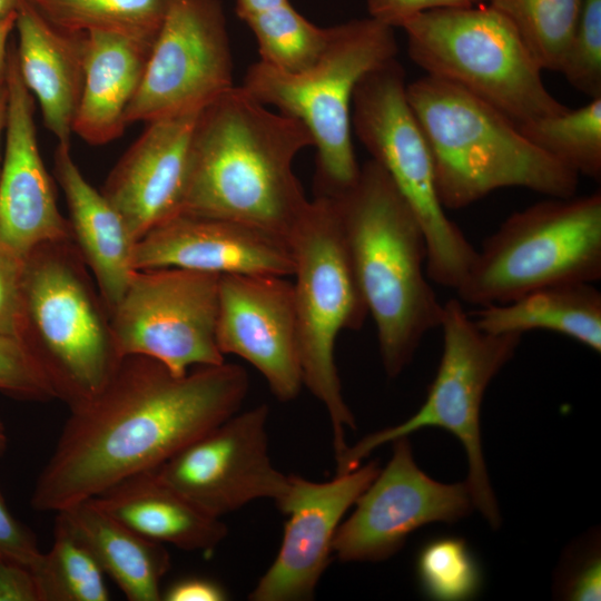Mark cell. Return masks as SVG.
I'll list each match as a JSON object with an SVG mask.
<instances>
[{"instance_id": "cell-35", "label": "cell", "mask_w": 601, "mask_h": 601, "mask_svg": "<svg viewBox=\"0 0 601 601\" xmlns=\"http://www.w3.org/2000/svg\"><path fill=\"white\" fill-rule=\"evenodd\" d=\"M24 259L0 250V334L17 337Z\"/></svg>"}, {"instance_id": "cell-16", "label": "cell", "mask_w": 601, "mask_h": 601, "mask_svg": "<svg viewBox=\"0 0 601 601\" xmlns=\"http://www.w3.org/2000/svg\"><path fill=\"white\" fill-rule=\"evenodd\" d=\"M216 339L220 352L248 362L280 402L302 387L293 283L283 276H219Z\"/></svg>"}, {"instance_id": "cell-28", "label": "cell", "mask_w": 601, "mask_h": 601, "mask_svg": "<svg viewBox=\"0 0 601 601\" xmlns=\"http://www.w3.org/2000/svg\"><path fill=\"white\" fill-rule=\"evenodd\" d=\"M516 126L532 144L579 176L601 178V96L578 109Z\"/></svg>"}, {"instance_id": "cell-41", "label": "cell", "mask_w": 601, "mask_h": 601, "mask_svg": "<svg viewBox=\"0 0 601 601\" xmlns=\"http://www.w3.org/2000/svg\"><path fill=\"white\" fill-rule=\"evenodd\" d=\"M17 10L0 19V82L6 79L8 65L9 38L16 29Z\"/></svg>"}, {"instance_id": "cell-20", "label": "cell", "mask_w": 601, "mask_h": 601, "mask_svg": "<svg viewBox=\"0 0 601 601\" xmlns=\"http://www.w3.org/2000/svg\"><path fill=\"white\" fill-rule=\"evenodd\" d=\"M199 112L147 122L100 190L120 214L136 243L183 210L191 137Z\"/></svg>"}, {"instance_id": "cell-1", "label": "cell", "mask_w": 601, "mask_h": 601, "mask_svg": "<svg viewBox=\"0 0 601 601\" xmlns=\"http://www.w3.org/2000/svg\"><path fill=\"white\" fill-rule=\"evenodd\" d=\"M248 391V374L237 364L196 366L176 375L154 358L122 357L106 386L70 410L37 479L31 506L58 512L157 469L239 412Z\"/></svg>"}, {"instance_id": "cell-9", "label": "cell", "mask_w": 601, "mask_h": 601, "mask_svg": "<svg viewBox=\"0 0 601 601\" xmlns=\"http://www.w3.org/2000/svg\"><path fill=\"white\" fill-rule=\"evenodd\" d=\"M601 278V193L550 197L510 215L487 237L455 289L479 307Z\"/></svg>"}, {"instance_id": "cell-14", "label": "cell", "mask_w": 601, "mask_h": 601, "mask_svg": "<svg viewBox=\"0 0 601 601\" xmlns=\"http://www.w3.org/2000/svg\"><path fill=\"white\" fill-rule=\"evenodd\" d=\"M269 407L237 412L155 469L158 477L207 514L221 518L262 499L279 506L290 476L269 455Z\"/></svg>"}, {"instance_id": "cell-34", "label": "cell", "mask_w": 601, "mask_h": 601, "mask_svg": "<svg viewBox=\"0 0 601 601\" xmlns=\"http://www.w3.org/2000/svg\"><path fill=\"white\" fill-rule=\"evenodd\" d=\"M0 392L23 401L46 402L55 393L23 344L0 334Z\"/></svg>"}, {"instance_id": "cell-45", "label": "cell", "mask_w": 601, "mask_h": 601, "mask_svg": "<svg viewBox=\"0 0 601 601\" xmlns=\"http://www.w3.org/2000/svg\"><path fill=\"white\" fill-rule=\"evenodd\" d=\"M471 1H472L473 3H475V2H480V1H487V2H490L491 0H471Z\"/></svg>"}, {"instance_id": "cell-33", "label": "cell", "mask_w": 601, "mask_h": 601, "mask_svg": "<svg viewBox=\"0 0 601 601\" xmlns=\"http://www.w3.org/2000/svg\"><path fill=\"white\" fill-rule=\"evenodd\" d=\"M554 593L562 600H600L601 553L595 533L572 544L563 556L554 580Z\"/></svg>"}, {"instance_id": "cell-25", "label": "cell", "mask_w": 601, "mask_h": 601, "mask_svg": "<svg viewBox=\"0 0 601 601\" xmlns=\"http://www.w3.org/2000/svg\"><path fill=\"white\" fill-rule=\"evenodd\" d=\"M56 522L91 552L128 600H161L160 582L170 569L164 544L140 535L91 499L58 511Z\"/></svg>"}, {"instance_id": "cell-42", "label": "cell", "mask_w": 601, "mask_h": 601, "mask_svg": "<svg viewBox=\"0 0 601 601\" xmlns=\"http://www.w3.org/2000/svg\"><path fill=\"white\" fill-rule=\"evenodd\" d=\"M8 106H9V91L7 85V76L3 81L0 82V140L3 130L7 127L8 120ZM0 171H1V155H0Z\"/></svg>"}, {"instance_id": "cell-10", "label": "cell", "mask_w": 601, "mask_h": 601, "mask_svg": "<svg viewBox=\"0 0 601 601\" xmlns=\"http://www.w3.org/2000/svg\"><path fill=\"white\" fill-rule=\"evenodd\" d=\"M443 352L427 396L404 422L376 431L348 445L336 461V474L359 466L377 447L426 427L450 432L467 456L474 508L491 528L501 524L500 509L489 477L481 436V406L491 381L514 356L521 334H493L477 327L459 298L443 304L440 325Z\"/></svg>"}, {"instance_id": "cell-36", "label": "cell", "mask_w": 601, "mask_h": 601, "mask_svg": "<svg viewBox=\"0 0 601 601\" xmlns=\"http://www.w3.org/2000/svg\"><path fill=\"white\" fill-rule=\"evenodd\" d=\"M40 553L35 535L12 515L0 492V555L31 566Z\"/></svg>"}, {"instance_id": "cell-38", "label": "cell", "mask_w": 601, "mask_h": 601, "mask_svg": "<svg viewBox=\"0 0 601 601\" xmlns=\"http://www.w3.org/2000/svg\"><path fill=\"white\" fill-rule=\"evenodd\" d=\"M0 601H41L29 565L0 555Z\"/></svg>"}, {"instance_id": "cell-37", "label": "cell", "mask_w": 601, "mask_h": 601, "mask_svg": "<svg viewBox=\"0 0 601 601\" xmlns=\"http://www.w3.org/2000/svg\"><path fill=\"white\" fill-rule=\"evenodd\" d=\"M471 4V0H367V10L371 18L401 28L406 20L428 10Z\"/></svg>"}, {"instance_id": "cell-30", "label": "cell", "mask_w": 601, "mask_h": 601, "mask_svg": "<svg viewBox=\"0 0 601 601\" xmlns=\"http://www.w3.org/2000/svg\"><path fill=\"white\" fill-rule=\"evenodd\" d=\"M583 0H491L506 17L542 70L559 71Z\"/></svg>"}, {"instance_id": "cell-31", "label": "cell", "mask_w": 601, "mask_h": 601, "mask_svg": "<svg viewBox=\"0 0 601 601\" xmlns=\"http://www.w3.org/2000/svg\"><path fill=\"white\" fill-rule=\"evenodd\" d=\"M416 573L423 592L434 600H467L481 588L479 563L461 538L444 536L426 543L418 553Z\"/></svg>"}, {"instance_id": "cell-44", "label": "cell", "mask_w": 601, "mask_h": 601, "mask_svg": "<svg viewBox=\"0 0 601 601\" xmlns=\"http://www.w3.org/2000/svg\"><path fill=\"white\" fill-rule=\"evenodd\" d=\"M7 446H8V435H7L6 426L0 418V456H2L6 453Z\"/></svg>"}, {"instance_id": "cell-15", "label": "cell", "mask_w": 601, "mask_h": 601, "mask_svg": "<svg viewBox=\"0 0 601 601\" xmlns=\"http://www.w3.org/2000/svg\"><path fill=\"white\" fill-rule=\"evenodd\" d=\"M391 443L390 461L336 531L333 554L342 562L384 561L417 529L456 522L475 509L466 481L442 483L428 476L416 464L408 436Z\"/></svg>"}, {"instance_id": "cell-40", "label": "cell", "mask_w": 601, "mask_h": 601, "mask_svg": "<svg viewBox=\"0 0 601 601\" xmlns=\"http://www.w3.org/2000/svg\"><path fill=\"white\" fill-rule=\"evenodd\" d=\"M289 0H236V13L246 24L259 17L270 14L286 6Z\"/></svg>"}, {"instance_id": "cell-21", "label": "cell", "mask_w": 601, "mask_h": 601, "mask_svg": "<svg viewBox=\"0 0 601 601\" xmlns=\"http://www.w3.org/2000/svg\"><path fill=\"white\" fill-rule=\"evenodd\" d=\"M16 30L21 79L46 128L58 144H70L85 81L87 32L53 24L29 0H19Z\"/></svg>"}, {"instance_id": "cell-24", "label": "cell", "mask_w": 601, "mask_h": 601, "mask_svg": "<svg viewBox=\"0 0 601 601\" xmlns=\"http://www.w3.org/2000/svg\"><path fill=\"white\" fill-rule=\"evenodd\" d=\"M91 500L140 535L185 551L210 553L228 533L219 518L197 508L155 470L131 475Z\"/></svg>"}, {"instance_id": "cell-26", "label": "cell", "mask_w": 601, "mask_h": 601, "mask_svg": "<svg viewBox=\"0 0 601 601\" xmlns=\"http://www.w3.org/2000/svg\"><path fill=\"white\" fill-rule=\"evenodd\" d=\"M479 328L493 334L544 329L601 352V293L592 283H568L530 292L474 312Z\"/></svg>"}, {"instance_id": "cell-5", "label": "cell", "mask_w": 601, "mask_h": 601, "mask_svg": "<svg viewBox=\"0 0 601 601\" xmlns=\"http://www.w3.org/2000/svg\"><path fill=\"white\" fill-rule=\"evenodd\" d=\"M17 338L70 410L118 368L109 311L72 239L45 243L24 258Z\"/></svg>"}, {"instance_id": "cell-11", "label": "cell", "mask_w": 601, "mask_h": 601, "mask_svg": "<svg viewBox=\"0 0 601 601\" xmlns=\"http://www.w3.org/2000/svg\"><path fill=\"white\" fill-rule=\"evenodd\" d=\"M351 125L415 214L425 236L428 279L456 289L476 249L440 201L432 154L408 104L405 73L396 58L358 81L352 98Z\"/></svg>"}, {"instance_id": "cell-19", "label": "cell", "mask_w": 601, "mask_h": 601, "mask_svg": "<svg viewBox=\"0 0 601 601\" xmlns=\"http://www.w3.org/2000/svg\"><path fill=\"white\" fill-rule=\"evenodd\" d=\"M134 268L176 267L216 275L293 276L289 242L237 220L180 213L135 246Z\"/></svg>"}, {"instance_id": "cell-29", "label": "cell", "mask_w": 601, "mask_h": 601, "mask_svg": "<svg viewBox=\"0 0 601 601\" xmlns=\"http://www.w3.org/2000/svg\"><path fill=\"white\" fill-rule=\"evenodd\" d=\"M53 543L30 566L41 601H107L105 572L91 552L56 522Z\"/></svg>"}, {"instance_id": "cell-8", "label": "cell", "mask_w": 601, "mask_h": 601, "mask_svg": "<svg viewBox=\"0 0 601 601\" xmlns=\"http://www.w3.org/2000/svg\"><path fill=\"white\" fill-rule=\"evenodd\" d=\"M401 28L408 56L427 76L469 91L515 124L569 109L546 89L514 26L491 4L428 10Z\"/></svg>"}, {"instance_id": "cell-3", "label": "cell", "mask_w": 601, "mask_h": 601, "mask_svg": "<svg viewBox=\"0 0 601 601\" xmlns=\"http://www.w3.org/2000/svg\"><path fill=\"white\" fill-rule=\"evenodd\" d=\"M335 203L386 375L398 376L424 335L439 327L443 304L426 274V242L411 206L373 159Z\"/></svg>"}, {"instance_id": "cell-13", "label": "cell", "mask_w": 601, "mask_h": 601, "mask_svg": "<svg viewBox=\"0 0 601 601\" xmlns=\"http://www.w3.org/2000/svg\"><path fill=\"white\" fill-rule=\"evenodd\" d=\"M234 87L226 18L219 0H173L152 43L125 121L200 111Z\"/></svg>"}, {"instance_id": "cell-18", "label": "cell", "mask_w": 601, "mask_h": 601, "mask_svg": "<svg viewBox=\"0 0 601 601\" xmlns=\"http://www.w3.org/2000/svg\"><path fill=\"white\" fill-rule=\"evenodd\" d=\"M6 151L0 171V250L19 259L39 245L72 239L36 135L35 98L23 83L16 43L8 50Z\"/></svg>"}, {"instance_id": "cell-6", "label": "cell", "mask_w": 601, "mask_h": 601, "mask_svg": "<svg viewBox=\"0 0 601 601\" xmlns=\"http://www.w3.org/2000/svg\"><path fill=\"white\" fill-rule=\"evenodd\" d=\"M397 51L394 28L368 17L329 27L323 51L302 71L262 60L247 68L242 87L309 131L316 148L315 196L334 198L355 184L361 166L351 135L353 93L367 72Z\"/></svg>"}, {"instance_id": "cell-12", "label": "cell", "mask_w": 601, "mask_h": 601, "mask_svg": "<svg viewBox=\"0 0 601 601\" xmlns=\"http://www.w3.org/2000/svg\"><path fill=\"white\" fill-rule=\"evenodd\" d=\"M219 275L165 267L137 269L110 325L121 357L142 355L184 375L225 362L216 339Z\"/></svg>"}, {"instance_id": "cell-2", "label": "cell", "mask_w": 601, "mask_h": 601, "mask_svg": "<svg viewBox=\"0 0 601 601\" xmlns=\"http://www.w3.org/2000/svg\"><path fill=\"white\" fill-rule=\"evenodd\" d=\"M306 147L314 140L300 121L234 86L197 117L181 213L242 221L288 240L309 203L293 170Z\"/></svg>"}, {"instance_id": "cell-32", "label": "cell", "mask_w": 601, "mask_h": 601, "mask_svg": "<svg viewBox=\"0 0 601 601\" xmlns=\"http://www.w3.org/2000/svg\"><path fill=\"white\" fill-rule=\"evenodd\" d=\"M559 71L590 99L601 96V0H583Z\"/></svg>"}, {"instance_id": "cell-43", "label": "cell", "mask_w": 601, "mask_h": 601, "mask_svg": "<svg viewBox=\"0 0 601 601\" xmlns=\"http://www.w3.org/2000/svg\"><path fill=\"white\" fill-rule=\"evenodd\" d=\"M19 0H0V19L16 12Z\"/></svg>"}, {"instance_id": "cell-17", "label": "cell", "mask_w": 601, "mask_h": 601, "mask_svg": "<svg viewBox=\"0 0 601 601\" xmlns=\"http://www.w3.org/2000/svg\"><path fill=\"white\" fill-rule=\"evenodd\" d=\"M380 471L376 461L315 482L290 474L278 506L288 515L278 553L248 595L253 601H303L313 598L329 564L333 541L347 510Z\"/></svg>"}, {"instance_id": "cell-4", "label": "cell", "mask_w": 601, "mask_h": 601, "mask_svg": "<svg viewBox=\"0 0 601 601\" xmlns=\"http://www.w3.org/2000/svg\"><path fill=\"white\" fill-rule=\"evenodd\" d=\"M406 96L428 144L444 208H464L508 187L574 196L580 176L489 102L427 75L406 85Z\"/></svg>"}, {"instance_id": "cell-22", "label": "cell", "mask_w": 601, "mask_h": 601, "mask_svg": "<svg viewBox=\"0 0 601 601\" xmlns=\"http://www.w3.org/2000/svg\"><path fill=\"white\" fill-rule=\"evenodd\" d=\"M53 161L69 210L72 242L110 313L136 270V240L120 214L83 177L71 156L70 144L57 145Z\"/></svg>"}, {"instance_id": "cell-23", "label": "cell", "mask_w": 601, "mask_h": 601, "mask_svg": "<svg viewBox=\"0 0 601 601\" xmlns=\"http://www.w3.org/2000/svg\"><path fill=\"white\" fill-rule=\"evenodd\" d=\"M85 81L72 132L99 146L120 137L126 110L138 90L154 41L87 32Z\"/></svg>"}, {"instance_id": "cell-39", "label": "cell", "mask_w": 601, "mask_h": 601, "mask_svg": "<svg viewBox=\"0 0 601 601\" xmlns=\"http://www.w3.org/2000/svg\"><path fill=\"white\" fill-rule=\"evenodd\" d=\"M161 599L166 601H224L225 589L217 582L204 578H186L170 584Z\"/></svg>"}, {"instance_id": "cell-7", "label": "cell", "mask_w": 601, "mask_h": 601, "mask_svg": "<svg viewBox=\"0 0 601 601\" xmlns=\"http://www.w3.org/2000/svg\"><path fill=\"white\" fill-rule=\"evenodd\" d=\"M288 242L303 383L327 412L336 462L348 446L347 430L356 426L342 391L336 339L342 331L363 327L368 309L332 198L309 200Z\"/></svg>"}, {"instance_id": "cell-27", "label": "cell", "mask_w": 601, "mask_h": 601, "mask_svg": "<svg viewBox=\"0 0 601 601\" xmlns=\"http://www.w3.org/2000/svg\"><path fill=\"white\" fill-rule=\"evenodd\" d=\"M49 21L70 31L116 32L154 41L173 0H29Z\"/></svg>"}]
</instances>
